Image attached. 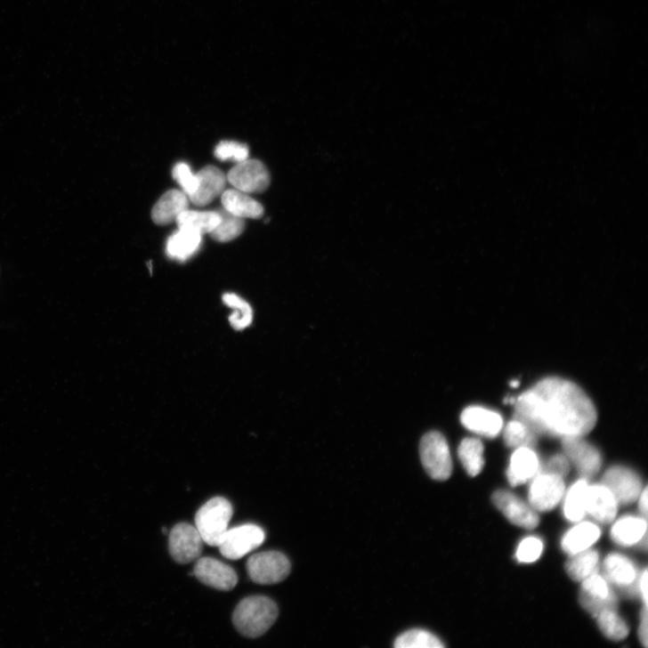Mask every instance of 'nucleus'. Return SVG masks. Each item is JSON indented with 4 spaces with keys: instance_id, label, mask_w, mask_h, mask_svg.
I'll return each instance as SVG.
<instances>
[{
    "instance_id": "nucleus-1",
    "label": "nucleus",
    "mask_w": 648,
    "mask_h": 648,
    "mask_svg": "<svg viewBox=\"0 0 648 648\" xmlns=\"http://www.w3.org/2000/svg\"><path fill=\"white\" fill-rule=\"evenodd\" d=\"M515 419L536 434L584 437L595 428L593 401L576 384L559 377L541 380L514 399Z\"/></svg>"
},
{
    "instance_id": "nucleus-2",
    "label": "nucleus",
    "mask_w": 648,
    "mask_h": 648,
    "mask_svg": "<svg viewBox=\"0 0 648 648\" xmlns=\"http://www.w3.org/2000/svg\"><path fill=\"white\" fill-rule=\"evenodd\" d=\"M279 617V608L270 598L252 596L242 600L236 607L232 621L243 636L256 638L264 635Z\"/></svg>"
},
{
    "instance_id": "nucleus-3",
    "label": "nucleus",
    "mask_w": 648,
    "mask_h": 648,
    "mask_svg": "<svg viewBox=\"0 0 648 648\" xmlns=\"http://www.w3.org/2000/svg\"><path fill=\"white\" fill-rule=\"evenodd\" d=\"M233 509L223 498H215L205 504L196 514V528L203 541L218 547L231 520Z\"/></svg>"
},
{
    "instance_id": "nucleus-4",
    "label": "nucleus",
    "mask_w": 648,
    "mask_h": 648,
    "mask_svg": "<svg viewBox=\"0 0 648 648\" xmlns=\"http://www.w3.org/2000/svg\"><path fill=\"white\" fill-rule=\"evenodd\" d=\"M250 579L258 585H276L290 574L288 558L278 551H267L251 556L247 564Z\"/></svg>"
},
{
    "instance_id": "nucleus-5",
    "label": "nucleus",
    "mask_w": 648,
    "mask_h": 648,
    "mask_svg": "<svg viewBox=\"0 0 648 648\" xmlns=\"http://www.w3.org/2000/svg\"><path fill=\"white\" fill-rule=\"evenodd\" d=\"M424 467L429 475L438 481L449 479L452 474V459L445 437L437 432L425 434L420 444Z\"/></svg>"
},
{
    "instance_id": "nucleus-6",
    "label": "nucleus",
    "mask_w": 648,
    "mask_h": 648,
    "mask_svg": "<svg viewBox=\"0 0 648 648\" xmlns=\"http://www.w3.org/2000/svg\"><path fill=\"white\" fill-rule=\"evenodd\" d=\"M529 490L530 506L536 512H549L561 502L564 496L563 477L550 473L539 472L533 478Z\"/></svg>"
},
{
    "instance_id": "nucleus-7",
    "label": "nucleus",
    "mask_w": 648,
    "mask_h": 648,
    "mask_svg": "<svg viewBox=\"0 0 648 648\" xmlns=\"http://www.w3.org/2000/svg\"><path fill=\"white\" fill-rule=\"evenodd\" d=\"M264 540L265 532L261 527L246 524L228 530L218 547L224 557L237 560L258 548Z\"/></svg>"
},
{
    "instance_id": "nucleus-8",
    "label": "nucleus",
    "mask_w": 648,
    "mask_h": 648,
    "mask_svg": "<svg viewBox=\"0 0 648 648\" xmlns=\"http://www.w3.org/2000/svg\"><path fill=\"white\" fill-rule=\"evenodd\" d=\"M227 181L237 190L247 194L263 193L271 184L267 167L258 159H246L238 162L227 175Z\"/></svg>"
},
{
    "instance_id": "nucleus-9",
    "label": "nucleus",
    "mask_w": 648,
    "mask_h": 648,
    "mask_svg": "<svg viewBox=\"0 0 648 648\" xmlns=\"http://www.w3.org/2000/svg\"><path fill=\"white\" fill-rule=\"evenodd\" d=\"M603 484L612 493L618 504L630 505L642 492V480L632 469L616 466L606 471Z\"/></svg>"
},
{
    "instance_id": "nucleus-10",
    "label": "nucleus",
    "mask_w": 648,
    "mask_h": 648,
    "mask_svg": "<svg viewBox=\"0 0 648 648\" xmlns=\"http://www.w3.org/2000/svg\"><path fill=\"white\" fill-rule=\"evenodd\" d=\"M579 600L584 609L595 617L604 610L617 609L618 604L608 580L598 571L583 581Z\"/></svg>"
},
{
    "instance_id": "nucleus-11",
    "label": "nucleus",
    "mask_w": 648,
    "mask_h": 648,
    "mask_svg": "<svg viewBox=\"0 0 648 648\" xmlns=\"http://www.w3.org/2000/svg\"><path fill=\"white\" fill-rule=\"evenodd\" d=\"M203 543L197 528L188 523L177 524L170 533V553L179 563H190L201 557Z\"/></svg>"
},
{
    "instance_id": "nucleus-12",
    "label": "nucleus",
    "mask_w": 648,
    "mask_h": 648,
    "mask_svg": "<svg viewBox=\"0 0 648 648\" xmlns=\"http://www.w3.org/2000/svg\"><path fill=\"white\" fill-rule=\"evenodd\" d=\"M562 444L566 458L585 478H591L600 471L603 464L601 453L583 437L563 438Z\"/></svg>"
},
{
    "instance_id": "nucleus-13",
    "label": "nucleus",
    "mask_w": 648,
    "mask_h": 648,
    "mask_svg": "<svg viewBox=\"0 0 648 648\" xmlns=\"http://www.w3.org/2000/svg\"><path fill=\"white\" fill-rule=\"evenodd\" d=\"M193 575L202 584L219 591H231L238 583V576L231 567L212 557H199Z\"/></svg>"
},
{
    "instance_id": "nucleus-14",
    "label": "nucleus",
    "mask_w": 648,
    "mask_h": 648,
    "mask_svg": "<svg viewBox=\"0 0 648 648\" xmlns=\"http://www.w3.org/2000/svg\"><path fill=\"white\" fill-rule=\"evenodd\" d=\"M603 573L609 583L628 595H636L639 592L637 567L628 557L621 554H610L603 562Z\"/></svg>"
},
{
    "instance_id": "nucleus-15",
    "label": "nucleus",
    "mask_w": 648,
    "mask_h": 648,
    "mask_svg": "<svg viewBox=\"0 0 648 648\" xmlns=\"http://www.w3.org/2000/svg\"><path fill=\"white\" fill-rule=\"evenodd\" d=\"M492 500L495 506L514 525L533 530L539 523L537 512L514 494L500 490L497 491Z\"/></svg>"
},
{
    "instance_id": "nucleus-16",
    "label": "nucleus",
    "mask_w": 648,
    "mask_h": 648,
    "mask_svg": "<svg viewBox=\"0 0 648 648\" xmlns=\"http://www.w3.org/2000/svg\"><path fill=\"white\" fill-rule=\"evenodd\" d=\"M460 421L467 430L486 438H496L504 427V421L499 414L481 407L466 409Z\"/></svg>"
},
{
    "instance_id": "nucleus-17",
    "label": "nucleus",
    "mask_w": 648,
    "mask_h": 648,
    "mask_svg": "<svg viewBox=\"0 0 648 648\" xmlns=\"http://www.w3.org/2000/svg\"><path fill=\"white\" fill-rule=\"evenodd\" d=\"M618 502L604 484L588 486L587 514L603 524L613 522L618 512Z\"/></svg>"
},
{
    "instance_id": "nucleus-18",
    "label": "nucleus",
    "mask_w": 648,
    "mask_h": 648,
    "mask_svg": "<svg viewBox=\"0 0 648 648\" xmlns=\"http://www.w3.org/2000/svg\"><path fill=\"white\" fill-rule=\"evenodd\" d=\"M198 187L189 197L197 207H206L224 192L227 178L215 166H207L197 174Z\"/></svg>"
},
{
    "instance_id": "nucleus-19",
    "label": "nucleus",
    "mask_w": 648,
    "mask_h": 648,
    "mask_svg": "<svg viewBox=\"0 0 648 648\" xmlns=\"http://www.w3.org/2000/svg\"><path fill=\"white\" fill-rule=\"evenodd\" d=\"M540 471V461L532 448L521 447L511 457L507 478L511 485L518 486L531 480Z\"/></svg>"
},
{
    "instance_id": "nucleus-20",
    "label": "nucleus",
    "mask_w": 648,
    "mask_h": 648,
    "mask_svg": "<svg viewBox=\"0 0 648 648\" xmlns=\"http://www.w3.org/2000/svg\"><path fill=\"white\" fill-rule=\"evenodd\" d=\"M190 198L181 190H173L162 196L153 207L151 217L158 225L176 222L177 217L189 209Z\"/></svg>"
},
{
    "instance_id": "nucleus-21",
    "label": "nucleus",
    "mask_w": 648,
    "mask_h": 648,
    "mask_svg": "<svg viewBox=\"0 0 648 648\" xmlns=\"http://www.w3.org/2000/svg\"><path fill=\"white\" fill-rule=\"evenodd\" d=\"M601 529L595 523L586 522L567 531L562 538V549L571 555L590 548L600 539Z\"/></svg>"
},
{
    "instance_id": "nucleus-22",
    "label": "nucleus",
    "mask_w": 648,
    "mask_h": 648,
    "mask_svg": "<svg viewBox=\"0 0 648 648\" xmlns=\"http://www.w3.org/2000/svg\"><path fill=\"white\" fill-rule=\"evenodd\" d=\"M647 523L644 518L625 516L618 520L612 528V540L622 547H632L646 539Z\"/></svg>"
},
{
    "instance_id": "nucleus-23",
    "label": "nucleus",
    "mask_w": 648,
    "mask_h": 648,
    "mask_svg": "<svg viewBox=\"0 0 648 648\" xmlns=\"http://www.w3.org/2000/svg\"><path fill=\"white\" fill-rule=\"evenodd\" d=\"M222 204L231 214L245 218L258 219L264 214V207L247 193L229 190L222 194Z\"/></svg>"
},
{
    "instance_id": "nucleus-24",
    "label": "nucleus",
    "mask_w": 648,
    "mask_h": 648,
    "mask_svg": "<svg viewBox=\"0 0 648 648\" xmlns=\"http://www.w3.org/2000/svg\"><path fill=\"white\" fill-rule=\"evenodd\" d=\"M202 235L188 229H180L167 241V255L170 258L185 262L199 250Z\"/></svg>"
},
{
    "instance_id": "nucleus-25",
    "label": "nucleus",
    "mask_w": 648,
    "mask_h": 648,
    "mask_svg": "<svg viewBox=\"0 0 648 648\" xmlns=\"http://www.w3.org/2000/svg\"><path fill=\"white\" fill-rule=\"evenodd\" d=\"M599 561V552L588 548L573 555L565 563V571L573 580L583 582L598 571Z\"/></svg>"
},
{
    "instance_id": "nucleus-26",
    "label": "nucleus",
    "mask_w": 648,
    "mask_h": 648,
    "mask_svg": "<svg viewBox=\"0 0 648 648\" xmlns=\"http://www.w3.org/2000/svg\"><path fill=\"white\" fill-rule=\"evenodd\" d=\"M587 478L577 481L567 492L563 503V514L572 522H580L587 514V493L588 490Z\"/></svg>"
},
{
    "instance_id": "nucleus-27",
    "label": "nucleus",
    "mask_w": 648,
    "mask_h": 648,
    "mask_svg": "<svg viewBox=\"0 0 648 648\" xmlns=\"http://www.w3.org/2000/svg\"><path fill=\"white\" fill-rule=\"evenodd\" d=\"M221 217L217 211H191L182 212L176 219L180 229L194 231L201 235L210 233L220 223Z\"/></svg>"
},
{
    "instance_id": "nucleus-28",
    "label": "nucleus",
    "mask_w": 648,
    "mask_h": 648,
    "mask_svg": "<svg viewBox=\"0 0 648 648\" xmlns=\"http://www.w3.org/2000/svg\"><path fill=\"white\" fill-rule=\"evenodd\" d=\"M458 458L470 476L478 475L483 468V445L475 438L463 440L458 450Z\"/></svg>"
},
{
    "instance_id": "nucleus-29",
    "label": "nucleus",
    "mask_w": 648,
    "mask_h": 648,
    "mask_svg": "<svg viewBox=\"0 0 648 648\" xmlns=\"http://www.w3.org/2000/svg\"><path fill=\"white\" fill-rule=\"evenodd\" d=\"M221 217L218 225L210 232L218 242H228L238 238L246 228L245 219L236 216L223 207L216 210Z\"/></svg>"
},
{
    "instance_id": "nucleus-30",
    "label": "nucleus",
    "mask_w": 648,
    "mask_h": 648,
    "mask_svg": "<svg viewBox=\"0 0 648 648\" xmlns=\"http://www.w3.org/2000/svg\"><path fill=\"white\" fill-rule=\"evenodd\" d=\"M224 304L234 311L230 316L231 326L236 331H241L250 327L254 319V311L251 305L239 296L227 293L223 296Z\"/></svg>"
},
{
    "instance_id": "nucleus-31",
    "label": "nucleus",
    "mask_w": 648,
    "mask_h": 648,
    "mask_svg": "<svg viewBox=\"0 0 648 648\" xmlns=\"http://www.w3.org/2000/svg\"><path fill=\"white\" fill-rule=\"evenodd\" d=\"M444 644L431 632L411 629L400 635L394 641L396 648H442Z\"/></svg>"
},
{
    "instance_id": "nucleus-32",
    "label": "nucleus",
    "mask_w": 648,
    "mask_h": 648,
    "mask_svg": "<svg viewBox=\"0 0 648 648\" xmlns=\"http://www.w3.org/2000/svg\"><path fill=\"white\" fill-rule=\"evenodd\" d=\"M596 618L600 629L608 638L620 641L628 636L629 633L628 625L618 614L616 609L604 610Z\"/></svg>"
},
{
    "instance_id": "nucleus-33",
    "label": "nucleus",
    "mask_w": 648,
    "mask_h": 648,
    "mask_svg": "<svg viewBox=\"0 0 648 648\" xmlns=\"http://www.w3.org/2000/svg\"><path fill=\"white\" fill-rule=\"evenodd\" d=\"M505 441L510 448H532L537 442V434L529 426L515 419L505 429Z\"/></svg>"
},
{
    "instance_id": "nucleus-34",
    "label": "nucleus",
    "mask_w": 648,
    "mask_h": 648,
    "mask_svg": "<svg viewBox=\"0 0 648 648\" xmlns=\"http://www.w3.org/2000/svg\"><path fill=\"white\" fill-rule=\"evenodd\" d=\"M215 155L220 160L240 162L248 158L249 148L247 144L232 141H223L216 146Z\"/></svg>"
},
{
    "instance_id": "nucleus-35",
    "label": "nucleus",
    "mask_w": 648,
    "mask_h": 648,
    "mask_svg": "<svg viewBox=\"0 0 648 648\" xmlns=\"http://www.w3.org/2000/svg\"><path fill=\"white\" fill-rule=\"evenodd\" d=\"M544 544L541 539L527 537L519 544L515 556L520 563H530L537 561L542 555Z\"/></svg>"
},
{
    "instance_id": "nucleus-36",
    "label": "nucleus",
    "mask_w": 648,
    "mask_h": 648,
    "mask_svg": "<svg viewBox=\"0 0 648 648\" xmlns=\"http://www.w3.org/2000/svg\"><path fill=\"white\" fill-rule=\"evenodd\" d=\"M173 176L188 197L196 192L198 187V180L197 174L194 175L192 174L188 165L183 164V162H180V164L174 167Z\"/></svg>"
},
{
    "instance_id": "nucleus-37",
    "label": "nucleus",
    "mask_w": 648,
    "mask_h": 648,
    "mask_svg": "<svg viewBox=\"0 0 648 648\" xmlns=\"http://www.w3.org/2000/svg\"><path fill=\"white\" fill-rule=\"evenodd\" d=\"M571 470L569 458L563 455H555L550 458L546 466V471L560 476H565Z\"/></svg>"
},
{
    "instance_id": "nucleus-38",
    "label": "nucleus",
    "mask_w": 648,
    "mask_h": 648,
    "mask_svg": "<svg viewBox=\"0 0 648 648\" xmlns=\"http://www.w3.org/2000/svg\"><path fill=\"white\" fill-rule=\"evenodd\" d=\"M647 606L644 605V608L641 612L640 615V623L638 627V636L641 641V643L644 644V647L647 646Z\"/></svg>"
},
{
    "instance_id": "nucleus-39",
    "label": "nucleus",
    "mask_w": 648,
    "mask_h": 648,
    "mask_svg": "<svg viewBox=\"0 0 648 648\" xmlns=\"http://www.w3.org/2000/svg\"><path fill=\"white\" fill-rule=\"evenodd\" d=\"M638 591L644 602V605L647 606V571L644 570L640 575L638 581Z\"/></svg>"
},
{
    "instance_id": "nucleus-40",
    "label": "nucleus",
    "mask_w": 648,
    "mask_h": 648,
    "mask_svg": "<svg viewBox=\"0 0 648 648\" xmlns=\"http://www.w3.org/2000/svg\"><path fill=\"white\" fill-rule=\"evenodd\" d=\"M638 499V510L644 519L647 516V488H644Z\"/></svg>"
},
{
    "instance_id": "nucleus-41",
    "label": "nucleus",
    "mask_w": 648,
    "mask_h": 648,
    "mask_svg": "<svg viewBox=\"0 0 648 648\" xmlns=\"http://www.w3.org/2000/svg\"><path fill=\"white\" fill-rule=\"evenodd\" d=\"M519 385H520V382L517 380L511 382V386H513V387H517V386H519Z\"/></svg>"
},
{
    "instance_id": "nucleus-42",
    "label": "nucleus",
    "mask_w": 648,
    "mask_h": 648,
    "mask_svg": "<svg viewBox=\"0 0 648 648\" xmlns=\"http://www.w3.org/2000/svg\"><path fill=\"white\" fill-rule=\"evenodd\" d=\"M162 532H164V534L166 535L168 531L166 528H162Z\"/></svg>"
}]
</instances>
